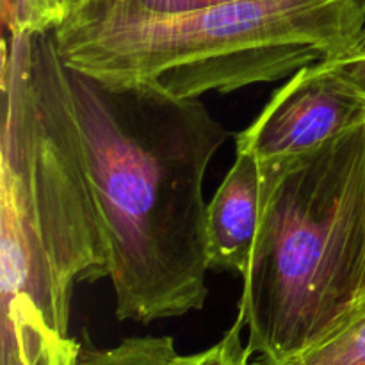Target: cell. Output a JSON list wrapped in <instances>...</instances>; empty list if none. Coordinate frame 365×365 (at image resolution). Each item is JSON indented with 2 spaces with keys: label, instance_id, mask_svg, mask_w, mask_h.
<instances>
[{
  "label": "cell",
  "instance_id": "obj_1",
  "mask_svg": "<svg viewBox=\"0 0 365 365\" xmlns=\"http://www.w3.org/2000/svg\"><path fill=\"white\" fill-rule=\"evenodd\" d=\"M2 95V365H77L71 296L109 250L53 32H7Z\"/></svg>",
  "mask_w": 365,
  "mask_h": 365
},
{
  "label": "cell",
  "instance_id": "obj_2",
  "mask_svg": "<svg viewBox=\"0 0 365 365\" xmlns=\"http://www.w3.org/2000/svg\"><path fill=\"white\" fill-rule=\"evenodd\" d=\"M66 70L116 317L148 324L202 310L210 269L203 184L230 132L200 98Z\"/></svg>",
  "mask_w": 365,
  "mask_h": 365
},
{
  "label": "cell",
  "instance_id": "obj_3",
  "mask_svg": "<svg viewBox=\"0 0 365 365\" xmlns=\"http://www.w3.org/2000/svg\"><path fill=\"white\" fill-rule=\"evenodd\" d=\"M364 31L365 0H245L175 14L91 0L53 39L70 70L200 98L349 56Z\"/></svg>",
  "mask_w": 365,
  "mask_h": 365
},
{
  "label": "cell",
  "instance_id": "obj_4",
  "mask_svg": "<svg viewBox=\"0 0 365 365\" xmlns=\"http://www.w3.org/2000/svg\"><path fill=\"white\" fill-rule=\"evenodd\" d=\"M260 171L259 234L237 316L255 365H278L365 296V120Z\"/></svg>",
  "mask_w": 365,
  "mask_h": 365
},
{
  "label": "cell",
  "instance_id": "obj_5",
  "mask_svg": "<svg viewBox=\"0 0 365 365\" xmlns=\"http://www.w3.org/2000/svg\"><path fill=\"white\" fill-rule=\"evenodd\" d=\"M365 120V98L335 68L334 59L309 64L273 93L235 148L259 164L310 152Z\"/></svg>",
  "mask_w": 365,
  "mask_h": 365
},
{
  "label": "cell",
  "instance_id": "obj_6",
  "mask_svg": "<svg viewBox=\"0 0 365 365\" xmlns=\"http://www.w3.org/2000/svg\"><path fill=\"white\" fill-rule=\"evenodd\" d=\"M262 207V171L252 152L235 148V163L207 203V259L210 269L245 277L252 262Z\"/></svg>",
  "mask_w": 365,
  "mask_h": 365
},
{
  "label": "cell",
  "instance_id": "obj_7",
  "mask_svg": "<svg viewBox=\"0 0 365 365\" xmlns=\"http://www.w3.org/2000/svg\"><path fill=\"white\" fill-rule=\"evenodd\" d=\"M200 353L182 355L171 337H130L113 348H96L82 331L77 365H196Z\"/></svg>",
  "mask_w": 365,
  "mask_h": 365
},
{
  "label": "cell",
  "instance_id": "obj_8",
  "mask_svg": "<svg viewBox=\"0 0 365 365\" xmlns=\"http://www.w3.org/2000/svg\"><path fill=\"white\" fill-rule=\"evenodd\" d=\"M278 365H365V296L330 334Z\"/></svg>",
  "mask_w": 365,
  "mask_h": 365
},
{
  "label": "cell",
  "instance_id": "obj_9",
  "mask_svg": "<svg viewBox=\"0 0 365 365\" xmlns=\"http://www.w3.org/2000/svg\"><path fill=\"white\" fill-rule=\"evenodd\" d=\"M242 328L245 323L237 316L230 330L225 331L216 344L200 353L196 365H250L253 355L248 342L242 344Z\"/></svg>",
  "mask_w": 365,
  "mask_h": 365
},
{
  "label": "cell",
  "instance_id": "obj_10",
  "mask_svg": "<svg viewBox=\"0 0 365 365\" xmlns=\"http://www.w3.org/2000/svg\"><path fill=\"white\" fill-rule=\"evenodd\" d=\"M138 9L153 14H175L187 13V11L203 9V7L221 6V4L245 2V0H127Z\"/></svg>",
  "mask_w": 365,
  "mask_h": 365
},
{
  "label": "cell",
  "instance_id": "obj_11",
  "mask_svg": "<svg viewBox=\"0 0 365 365\" xmlns=\"http://www.w3.org/2000/svg\"><path fill=\"white\" fill-rule=\"evenodd\" d=\"M334 64L342 77L365 98V53L353 52L349 56L334 59Z\"/></svg>",
  "mask_w": 365,
  "mask_h": 365
},
{
  "label": "cell",
  "instance_id": "obj_12",
  "mask_svg": "<svg viewBox=\"0 0 365 365\" xmlns=\"http://www.w3.org/2000/svg\"><path fill=\"white\" fill-rule=\"evenodd\" d=\"M91 0H46L48 4L50 16H52L53 27L59 29L68 18L77 14L82 7H86Z\"/></svg>",
  "mask_w": 365,
  "mask_h": 365
},
{
  "label": "cell",
  "instance_id": "obj_13",
  "mask_svg": "<svg viewBox=\"0 0 365 365\" xmlns=\"http://www.w3.org/2000/svg\"><path fill=\"white\" fill-rule=\"evenodd\" d=\"M355 52H362V53H365V31H364L362 38H360V41H359V46H356V50H355Z\"/></svg>",
  "mask_w": 365,
  "mask_h": 365
}]
</instances>
